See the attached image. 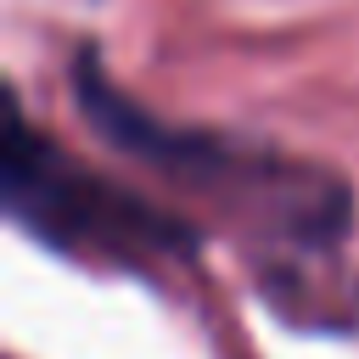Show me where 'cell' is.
<instances>
[{
    "label": "cell",
    "mask_w": 359,
    "mask_h": 359,
    "mask_svg": "<svg viewBox=\"0 0 359 359\" xmlns=\"http://www.w3.org/2000/svg\"><path fill=\"white\" fill-rule=\"evenodd\" d=\"M6 213L50 252L84 264L146 269V264H196L202 252V230L185 213L79 163L67 146L39 135L17 101L6 118Z\"/></svg>",
    "instance_id": "obj_2"
},
{
    "label": "cell",
    "mask_w": 359,
    "mask_h": 359,
    "mask_svg": "<svg viewBox=\"0 0 359 359\" xmlns=\"http://www.w3.org/2000/svg\"><path fill=\"white\" fill-rule=\"evenodd\" d=\"M67 90H73L79 118L118 157L140 163L146 174L224 208L230 219H241L247 230H258L280 247H303V252L342 247V236L353 224V191L342 174H331L309 157H292L280 146H264V140L157 118L146 101H135L129 90L112 84L95 45L73 50Z\"/></svg>",
    "instance_id": "obj_1"
}]
</instances>
